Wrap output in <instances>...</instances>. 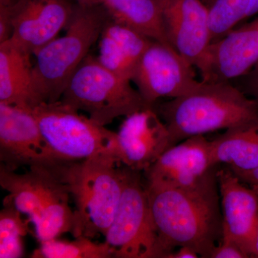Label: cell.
Instances as JSON below:
<instances>
[{"instance_id":"obj_1","label":"cell","mask_w":258,"mask_h":258,"mask_svg":"<svg viewBox=\"0 0 258 258\" xmlns=\"http://www.w3.org/2000/svg\"><path fill=\"white\" fill-rule=\"evenodd\" d=\"M153 222L166 257L186 246L200 257L211 258L223 232L217 175L194 189L147 182Z\"/></svg>"},{"instance_id":"obj_2","label":"cell","mask_w":258,"mask_h":258,"mask_svg":"<svg viewBox=\"0 0 258 258\" xmlns=\"http://www.w3.org/2000/svg\"><path fill=\"white\" fill-rule=\"evenodd\" d=\"M174 144L258 119V103L230 82H205L157 108Z\"/></svg>"},{"instance_id":"obj_3","label":"cell","mask_w":258,"mask_h":258,"mask_svg":"<svg viewBox=\"0 0 258 258\" xmlns=\"http://www.w3.org/2000/svg\"><path fill=\"white\" fill-rule=\"evenodd\" d=\"M122 167L113 153L57 166V173L74 200L72 234L76 238L106 236L121 195Z\"/></svg>"},{"instance_id":"obj_4","label":"cell","mask_w":258,"mask_h":258,"mask_svg":"<svg viewBox=\"0 0 258 258\" xmlns=\"http://www.w3.org/2000/svg\"><path fill=\"white\" fill-rule=\"evenodd\" d=\"M109 19L101 5H79L66 34L34 54L32 84L36 106L60 101L70 80L99 40Z\"/></svg>"},{"instance_id":"obj_5","label":"cell","mask_w":258,"mask_h":258,"mask_svg":"<svg viewBox=\"0 0 258 258\" xmlns=\"http://www.w3.org/2000/svg\"><path fill=\"white\" fill-rule=\"evenodd\" d=\"M131 83L104 67L96 56L88 55L70 80L60 101L106 126L118 117L152 107Z\"/></svg>"},{"instance_id":"obj_6","label":"cell","mask_w":258,"mask_h":258,"mask_svg":"<svg viewBox=\"0 0 258 258\" xmlns=\"http://www.w3.org/2000/svg\"><path fill=\"white\" fill-rule=\"evenodd\" d=\"M32 111L56 160L74 162L106 153L115 154L116 133L62 101L42 103Z\"/></svg>"},{"instance_id":"obj_7","label":"cell","mask_w":258,"mask_h":258,"mask_svg":"<svg viewBox=\"0 0 258 258\" xmlns=\"http://www.w3.org/2000/svg\"><path fill=\"white\" fill-rule=\"evenodd\" d=\"M123 166V186L106 242L115 258H165L153 222L147 186L141 171Z\"/></svg>"},{"instance_id":"obj_8","label":"cell","mask_w":258,"mask_h":258,"mask_svg":"<svg viewBox=\"0 0 258 258\" xmlns=\"http://www.w3.org/2000/svg\"><path fill=\"white\" fill-rule=\"evenodd\" d=\"M144 99L151 106L162 98L187 94L201 83L194 66L171 45L153 40L144 52L132 78Z\"/></svg>"},{"instance_id":"obj_9","label":"cell","mask_w":258,"mask_h":258,"mask_svg":"<svg viewBox=\"0 0 258 258\" xmlns=\"http://www.w3.org/2000/svg\"><path fill=\"white\" fill-rule=\"evenodd\" d=\"M0 161L16 171L21 166L52 167V157L32 110L0 103Z\"/></svg>"},{"instance_id":"obj_10","label":"cell","mask_w":258,"mask_h":258,"mask_svg":"<svg viewBox=\"0 0 258 258\" xmlns=\"http://www.w3.org/2000/svg\"><path fill=\"white\" fill-rule=\"evenodd\" d=\"M125 118L116 133L115 157L129 169L146 171L175 144L165 122L154 106Z\"/></svg>"},{"instance_id":"obj_11","label":"cell","mask_w":258,"mask_h":258,"mask_svg":"<svg viewBox=\"0 0 258 258\" xmlns=\"http://www.w3.org/2000/svg\"><path fill=\"white\" fill-rule=\"evenodd\" d=\"M218 168L212 164L211 141L201 135L172 146L144 173L147 182L194 189L216 176Z\"/></svg>"},{"instance_id":"obj_12","label":"cell","mask_w":258,"mask_h":258,"mask_svg":"<svg viewBox=\"0 0 258 258\" xmlns=\"http://www.w3.org/2000/svg\"><path fill=\"white\" fill-rule=\"evenodd\" d=\"M8 7L13 27L10 40L31 55L58 37L76 9L69 0H16Z\"/></svg>"},{"instance_id":"obj_13","label":"cell","mask_w":258,"mask_h":258,"mask_svg":"<svg viewBox=\"0 0 258 258\" xmlns=\"http://www.w3.org/2000/svg\"><path fill=\"white\" fill-rule=\"evenodd\" d=\"M258 62V17L211 42L197 69L205 82H230Z\"/></svg>"},{"instance_id":"obj_14","label":"cell","mask_w":258,"mask_h":258,"mask_svg":"<svg viewBox=\"0 0 258 258\" xmlns=\"http://www.w3.org/2000/svg\"><path fill=\"white\" fill-rule=\"evenodd\" d=\"M168 40L197 68L212 42L209 7L202 0H159Z\"/></svg>"},{"instance_id":"obj_15","label":"cell","mask_w":258,"mask_h":258,"mask_svg":"<svg viewBox=\"0 0 258 258\" xmlns=\"http://www.w3.org/2000/svg\"><path fill=\"white\" fill-rule=\"evenodd\" d=\"M221 198L223 230L240 245L247 257H253L258 229V191L244 185L229 168L217 173Z\"/></svg>"},{"instance_id":"obj_16","label":"cell","mask_w":258,"mask_h":258,"mask_svg":"<svg viewBox=\"0 0 258 258\" xmlns=\"http://www.w3.org/2000/svg\"><path fill=\"white\" fill-rule=\"evenodd\" d=\"M55 166L30 167L26 173L18 174L0 164L2 188L9 192L15 208L28 216L30 223L50 204L70 198L69 189Z\"/></svg>"},{"instance_id":"obj_17","label":"cell","mask_w":258,"mask_h":258,"mask_svg":"<svg viewBox=\"0 0 258 258\" xmlns=\"http://www.w3.org/2000/svg\"><path fill=\"white\" fill-rule=\"evenodd\" d=\"M152 41L110 18L98 40L97 59L112 72L132 81L139 60Z\"/></svg>"},{"instance_id":"obj_18","label":"cell","mask_w":258,"mask_h":258,"mask_svg":"<svg viewBox=\"0 0 258 258\" xmlns=\"http://www.w3.org/2000/svg\"><path fill=\"white\" fill-rule=\"evenodd\" d=\"M31 55L11 40L0 43V103L30 110L36 107Z\"/></svg>"},{"instance_id":"obj_19","label":"cell","mask_w":258,"mask_h":258,"mask_svg":"<svg viewBox=\"0 0 258 258\" xmlns=\"http://www.w3.org/2000/svg\"><path fill=\"white\" fill-rule=\"evenodd\" d=\"M214 166L229 168L235 174L258 168V119L227 129L211 141Z\"/></svg>"},{"instance_id":"obj_20","label":"cell","mask_w":258,"mask_h":258,"mask_svg":"<svg viewBox=\"0 0 258 258\" xmlns=\"http://www.w3.org/2000/svg\"><path fill=\"white\" fill-rule=\"evenodd\" d=\"M109 18L154 41L169 43L159 0H101Z\"/></svg>"},{"instance_id":"obj_21","label":"cell","mask_w":258,"mask_h":258,"mask_svg":"<svg viewBox=\"0 0 258 258\" xmlns=\"http://www.w3.org/2000/svg\"><path fill=\"white\" fill-rule=\"evenodd\" d=\"M15 208L13 200L7 196L0 212V257L19 258L24 254L23 237L30 232L29 220Z\"/></svg>"},{"instance_id":"obj_22","label":"cell","mask_w":258,"mask_h":258,"mask_svg":"<svg viewBox=\"0 0 258 258\" xmlns=\"http://www.w3.org/2000/svg\"><path fill=\"white\" fill-rule=\"evenodd\" d=\"M33 258H109L113 251L106 242L96 243L86 237H77L74 241L52 239L40 243V247L32 254Z\"/></svg>"},{"instance_id":"obj_23","label":"cell","mask_w":258,"mask_h":258,"mask_svg":"<svg viewBox=\"0 0 258 258\" xmlns=\"http://www.w3.org/2000/svg\"><path fill=\"white\" fill-rule=\"evenodd\" d=\"M69 198L50 204L32 223L35 236L40 243L74 232L75 213L69 206Z\"/></svg>"},{"instance_id":"obj_24","label":"cell","mask_w":258,"mask_h":258,"mask_svg":"<svg viewBox=\"0 0 258 258\" xmlns=\"http://www.w3.org/2000/svg\"><path fill=\"white\" fill-rule=\"evenodd\" d=\"M250 0H214L209 8L212 42L225 36L244 20Z\"/></svg>"},{"instance_id":"obj_25","label":"cell","mask_w":258,"mask_h":258,"mask_svg":"<svg viewBox=\"0 0 258 258\" xmlns=\"http://www.w3.org/2000/svg\"><path fill=\"white\" fill-rule=\"evenodd\" d=\"M247 254L227 232L223 230L222 240L212 252L211 258H247Z\"/></svg>"},{"instance_id":"obj_26","label":"cell","mask_w":258,"mask_h":258,"mask_svg":"<svg viewBox=\"0 0 258 258\" xmlns=\"http://www.w3.org/2000/svg\"><path fill=\"white\" fill-rule=\"evenodd\" d=\"M242 79L243 88H240L247 95H249L258 103V62Z\"/></svg>"},{"instance_id":"obj_27","label":"cell","mask_w":258,"mask_h":258,"mask_svg":"<svg viewBox=\"0 0 258 258\" xmlns=\"http://www.w3.org/2000/svg\"><path fill=\"white\" fill-rule=\"evenodd\" d=\"M13 27L8 5H0V43L8 41L13 35Z\"/></svg>"},{"instance_id":"obj_28","label":"cell","mask_w":258,"mask_h":258,"mask_svg":"<svg viewBox=\"0 0 258 258\" xmlns=\"http://www.w3.org/2000/svg\"><path fill=\"white\" fill-rule=\"evenodd\" d=\"M235 174L238 176L239 179L244 184L252 186L258 191V168L254 170L247 171V172L238 173V174Z\"/></svg>"},{"instance_id":"obj_29","label":"cell","mask_w":258,"mask_h":258,"mask_svg":"<svg viewBox=\"0 0 258 258\" xmlns=\"http://www.w3.org/2000/svg\"><path fill=\"white\" fill-rule=\"evenodd\" d=\"M200 257L196 251L186 246L179 247L176 251H172L167 258H198Z\"/></svg>"},{"instance_id":"obj_30","label":"cell","mask_w":258,"mask_h":258,"mask_svg":"<svg viewBox=\"0 0 258 258\" xmlns=\"http://www.w3.org/2000/svg\"><path fill=\"white\" fill-rule=\"evenodd\" d=\"M256 15H258V0H250L244 20L252 18Z\"/></svg>"},{"instance_id":"obj_31","label":"cell","mask_w":258,"mask_h":258,"mask_svg":"<svg viewBox=\"0 0 258 258\" xmlns=\"http://www.w3.org/2000/svg\"><path fill=\"white\" fill-rule=\"evenodd\" d=\"M79 5L83 6H95L101 5V0H77Z\"/></svg>"},{"instance_id":"obj_32","label":"cell","mask_w":258,"mask_h":258,"mask_svg":"<svg viewBox=\"0 0 258 258\" xmlns=\"http://www.w3.org/2000/svg\"><path fill=\"white\" fill-rule=\"evenodd\" d=\"M253 257H258V229L254 237Z\"/></svg>"},{"instance_id":"obj_33","label":"cell","mask_w":258,"mask_h":258,"mask_svg":"<svg viewBox=\"0 0 258 258\" xmlns=\"http://www.w3.org/2000/svg\"><path fill=\"white\" fill-rule=\"evenodd\" d=\"M14 2L15 0H0V5H9Z\"/></svg>"},{"instance_id":"obj_34","label":"cell","mask_w":258,"mask_h":258,"mask_svg":"<svg viewBox=\"0 0 258 258\" xmlns=\"http://www.w3.org/2000/svg\"><path fill=\"white\" fill-rule=\"evenodd\" d=\"M202 1H203V3L207 5V6L210 8V5L213 3L214 0H202Z\"/></svg>"}]
</instances>
